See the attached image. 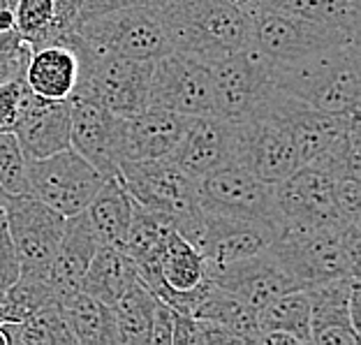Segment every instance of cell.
<instances>
[{
	"label": "cell",
	"instance_id": "cell-17",
	"mask_svg": "<svg viewBox=\"0 0 361 345\" xmlns=\"http://www.w3.org/2000/svg\"><path fill=\"white\" fill-rule=\"evenodd\" d=\"M276 236V227L255 220H241L202 211V232L197 250L207 265H227L267 250Z\"/></svg>",
	"mask_w": 361,
	"mask_h": 345
},
{
	"label": "cell",
	"instance_id": "cell-43",
	"mask_svg": "<svg viewBox=\"0 0 361 345\" xmlns=\"http://www.w3.org/2000/svg\"><path fill=\"white\" fill-rule=\"evenodd\" d=\"M225 3H229V5H234V7H239V10H243V12H250L252 7H255L259 0H225Z\"/></svg>",
	"mask_w": 361,
	"mask_h": 345
},
{
	"label": "cell",
	"instance_id": "cell-21",
	"mask_svg": "<svg viewBox=\"0 0 361 345\" xmlns=\"http://www.w3.org/2000/svg\"><path fill=\"white\" fill-rule=\"evenodd\" d=\"M100 246L102 243L97 239L86 211L65 218L59 248H56L51 265H49V278H51L56 299L79 290L81 278H84L90 260Z\"/></svg>",
	"mask_w": 361,
	"mask_h": 345
},
{
	"label": "cell",
	"instance_id": "cell-40",
	"mask_svg": "<svg viewBox=\"0 0 361 345\" xmlns=\"http://www.w3.org/2000/svg\"><path fill=\"white\" fill-rule=\"evenodd\" d=\"M153 0H84L79 7V14L75 21L90 19V16H100L106 12L126 10V7H137V5H149Z\"/></svg>",
	"mask_w": 361,
	"mask_h": 345
},
{
	"label": "cell",
	"instance_id": "cell-42",
	"mask_svg": "<svg viewBox=\"0 0 361 345\" xmlns=\"http://www.w3.org/2000/svg\"><path fill=\"white\" fill-rule=\"evenodd\" d=\"M26 44V40L21 37V32L12 28V30H3L0 28V54H10V52H19V49Z\"/></svg>",
	"mask_w": 361,
	"mask_h": 345
},
{
	"label": "cell",
	"instance_id": "cell-29",
	"mask_svg": "<svg viewBox=\"0 0 361 345\" xmlns=\"http://www.w3.org/2000/svg\"><path fill=\"white\" fill-rule=\"evenodd\" d=\"M192 315L220 325L229 334H234L239 343H255L259 334L257 310L218 285H213L207 297L197 303Z\"/></svg>",
	"mask_w": 361,
	"mask_h": 345
},
{
	"label": "cell",
	"instance_id": "cell-44",
	"mask_svg": "<svg viewBox=\"0 0 361 345\" xmlns=\"http://www.w3.org/2000/svg\"><path fill=\"white\" fill-rule=\"evenodd\" d=\"M0 345H12V339H10V334H7V329L3 327V322H0Z\"/></svg>",
	"mask_w": 361,
	"mask_h": 345
},
{
	"label": "cell",
	"instance_id": "cell-28",
	"mask_svg": "<svg viewBox=\"0 0 361 345\" xmlns=\"http://www.w3.org/2000/svg\"><path fill=\"white\" fill-rule=\"evenodd\" d=\"M158 297L142 278L121 294L114 303V322H116V339L126 345H149L153 334V313Z\"/></svg>",
	"mask_w": 361,
	"mask_h": 345
},
{
	"label": "cell",
	"instance_id": "cell-10",
	"mask_svg": "<svg viewBox=\"0 0 361 345\" xmlns=\"http://www.w3.org/2000/svg\"><path fill=\"white\" fill-rule=\"evenodd\" d=\"M104 178L102 171H97L72 146L26 162L28 193L65 218L84 211Z\"/></svg>",
	"mask_w": 361,
	"mask_h": 345
},
{
	"label": "cell",
	"instance_id": "cell-11",
	"mask_svg": "<svg viewBox=\"0 0 361 345\" xmlns=\"http://www.w3.org/2000/svg\"><path fill=\"white\" fill-rule=\"evenodd\" d=\"M278 227H341L345 223L334 195V174L324 165L306 162L276 183Z\"/></svg>",
	"mask_w": 361,
	"mask_h": 345
},
{
	"label": "cell",
	"instance_id": "cell-7",
	"mask_svg": "<svg viewBox=\"0 0 361 345\" xmlns=\"http://www.w3.org/2000/svg\"><path fill=\"white\" fill-rule=\"evenodd\" d=\"M146 107L183 116H220L218 90L207 61L192 54L169 52L153 63Z\"/></svg>",
	"mask_w": 361,
	"mask_h": 345
},
{
	"label": "cell",
	"instance_id": "cell-24",
	"mask_svg": "<svg viewBox=\"0 0 361 345\" xmlns=\"http://www.w3.org/2000/svg\"><path fill=\"white\" fill-rule=\"evenodd\" d=\"M139 278V271L135 260L128 255L126 250L118 246H106L102 243L95 250L93 260L86 269L84 278H81V287L86 294H90L93 299L114 306L121 294L128 290L130 285Z\"/></svg>",
	"mask_w": 361,
	"mask_h": 345
},
{
	"label": "cell",
	"instance_id": "cell-32",
	"mask_svg": "<svg viewBox=\"0 0 361 345\" xmlns=\"http://www.w3.org/2000/svg\"><path fill=\"white\" fill-rule=\"evenodd\" d=\"M285 14L359 35V0H262Z\"/></svg>",
	"mask_w": 361,
	"mask_h": 345
},
{
	"label": "cell",
	"instance_id": "cell-25",
	"mask_svg": "<svg viewBox=\"0 0 361 345\" xmlns=\"http://www.w3.org/2000/svg\"><path fill=\"white\" fill-rule=\"evenodd\" d=\"M133 204L135 200L123 188L116 174L106 176L102 181V186L97 188L93 200L84 209L100 243L123 248L130 227V218H133Z\"/></svg>",
	"mask_w": 361,
	"mask_h": 345
},
{
	"label": "cell",
	"instance_id": "cell-35",
	"mask_svg": "<svg viewBox=\"0 0 361 345\" xmlns=\"http://www.w3.org/2000/svg\"><path fill=\"white\" fill-rule=\"evenodd\" d=\"M334 195L343 220L361 225V174H352V171L336 174Z\"/></svg>",
	"mask_w": 361,
	"mask_h": 345
},
{
	"label": "cell",
	"instance_id": "cell-37",
	"mask_svg": "<svg viewBox=\"0 0 361 345\" xmlns=\"http://www.w3.org/2000/svg\"><path fill=\"white\" fill-rule=\"evenodd\" d=\"M23 88H26V81L23 79L0 84V130L12 128L16 111H19V100H21Z\"/></svg>",
	"mask_w": 361,
	"mask_h": 345
},
{
	"label": "cell",
	"instance_id": "cell-1",
	"mask_svg": "<svg viewBox=\"0 0 361 345\" xmlns=\"http://www.w3.org/2000/svg\"><path fill=\"white\" fill-rule=\"evenodd\" d=\"M269 81L278 90L315 109L331 114H359V42L334 44L294 61L269 63Z\"/></svg>",
	"mask_w": 361,
	"mask_h": 345
},
{
	"label": "cell",
	"instance_id": "cell-3",
	"mask_svg": "<svg viewBox=\"0 0 361 345\" xmlns=\"http://www.w3.org/2000/svg\"><path fill=\"white\" fill-rule=\"evenodd\" d=\"M165 23L171 52L211 61L248 47L250 16L225 0H153Z\"/></svg>",
	"mask_w": 361,
	"mask_h": 345
},
{
	"label": "cell",
	"instance_id": "cell-39",
	"mask_svg": "<svg viewBox=\"0 0 361 345\" xmlns=\"http://www.w3.org/2000/svg\"><path fill=\"white\" fill-rule=\"evenodd\" d=\"M174 317H176L174 308L167 306L162 299L155 301L151 343H171V334H174Z\"/></svg>",
	"mask_w": 361,
	"mask_h": 345
},
{
	"label": "cell",
	"instance_id": "cell-14",
	"mask_svg": "<svg viewBox=\"0 0 361 345\" xmlns=\"http://www.w3.org/2000/svg\"><path fill=\"white\" fill-rule=\"evenodd\" d=\"M70 102V146L104 176H114L121 165L123 116L81 93H72Z\"/></svg>",
	"mask_w": 361,
	"mask_h": 345
},
{
	"label": "cell",
	"instance_id": "cell-30",
	"mask_svg": "<svg viewBox=\"0 0 361 345\" xmlns=\"http://www.w3.org/2000/svg\"><path fill=\"white\" fill-rule=\"evenodd\" d=\"M12 345H72L75 334L70 332L59 299L44 303L21 322H3Z\"/></svg>",
	"mask_w": 361,
	"mask_h": 345
},
{
	"label": "cell",
	"instance_id": "cell-5",
	"mask_svg": "<svg viewBox=\"0 0 361 345\" xmlns=\"http://www.w3.org/2000/svg\"><path fill=\"white\" fill-rule=\"evenodd\" d=\"M72 26L97 52H109L135 61H158L171 52L165 23L153 3L126 7L75 21Z\"/></svg>",
	"mask_w": 361,
	"mask_h": 345
},
{
	"label": "cell",
	"instance_id": "cell-6",
	"mask_svg": "<svg viewBox=\"0 0 361 345\" xmlns=\"http://www.w3.org/2000/svg\"><path fill=\"white\" fill-rule=\"evenodd\" d=\"M250 16V40L248 47L269 63L278 61H294L306 54L319 52V49L359 42L357 32H348L341 28L322 26L299 16L285 14L276 7L259 3L248 12Z\"/></svg>",
	"mask_w": 361,
	"mask_h": 345
},
{
	"label": "cell",
	"instance_id": "cell-45",
	"mask_svg": "<svg viewBox=\"0 0 361 345\" xmlns=\"http://www.w3.org/2000/svg\"><path fill=\"white\" fill-rule=\"evenodd\" d=\"M5 193H0V216H3V209H5Z\"/></svg>",
	"mask_w": 361,
	"mask_h": 345
},
{
	"label": "cell",
	"instance_id": "cell-22",
	"mask_svg": "<svg viewBox=\"0 0 361 345\" xmlns=\"http://www.w3.org/2000/svg\"><path fill=\"white\" fill-rule=\"evenodd\" d=\"M79 56L75 47L65 42H49L30 47L23 81L32 93L49 100H68L79 81Z\"/></svg>",
	"mask_w": 361,
	"mask_h": 345
},
{
	"label": "cell",
	"instance_id": "cell-33",
	"mask_svg": "<svg viewBox=\"0 0 361 345\" xmlns=\"http://www.w3.org/2000/svg\"><path fill=\"white\" fill-rule=\"evenodd\" d=\"M12 10L16 28L30 47L42 44L51 35L56 16L54 0H16Z\"/></svg>",
	"mask_w": 361,
	"mask_h": 345
},
{
	"label": "cell",
	"instance_id": "cell-2",
	"mask_svg": "<svg viewBox=\"0 0 361 345\" xmlns=\"http://www.w3.org/2000/svg\"><path fill=\"white\" fill-rule=\"evenodd\" d=\"M269 250L301 290L334 278L359 276L361 225H281Z\"/></svg>",
	"mask_w": 361,
	"mask_h": 345
},
{
	"label": "cell",
	"instance_id": "cell-9",
	"mask_svg": "<svg viewBox=\"0 0 361 345\" xmlns=\"http://www.w3.org/2000/svg\"><path fill=\"white\" fill-rule=\"evenodd\" d=\"M116 176L135 202L167 216L174 223V229L200 213L197 181L188 176L171 158L121 162Z\"/></svg>",
	"mask_w": 361,
	"mask_h": 345
},
{
	"label": "cell",
	"instance_id": "cell-27",
	"mask_svg": "<svg viewBox=\"0 0 361 345\" xmlns=\"http://www.w3.org/2000/svg\"><path fill=\"white\" fill-rule=\"evenodd\" d=\"M171 229H174V223L167 216L146 209L139 202L133 204V218H130L123 250L135 260L139 274L158 269V258Z\"/></svg>",
	"mask_w": 361,
	"mask_h": 345
},
{
	"label": "cell",
	"instance_id": "cell-13",
	"mask_svg": "<svg viewBox=\"0 0 361 345\" xmlns=\"http://www.w3.org/2000/svg\"><path fill=\"white\" fill-rule=\"evenodd\" d=\"M218 90L223 119H243L257 109L274 84L269 81V63L252 47L220 54L209 61Z\"/></svg>",
	"mask_w": 361,
	"mask_h": 345
},
{
	"label": "cell",
	"instance_id": "cell-15",
	"mask_svg": "<svg viewBox=\"0 0 361 345\" xmlns=\"http://www.w3.org/2000/svg\"><path fill=\"white\" fill-rule=\"evenodd\" d=\"M12 133L26 160L47 158L70 146V102L49 100L26 86L19 100V111Z\"/></svg>",
	"mask_w": 361,
	"mask_h": 345
},
{
	"label": "cell",
	"instance_id": "cell-41",
	"mask_svg": "<svg viewBox=\"0 0 361 345\" xmlns=\"http://www.w3.org/2000/svg\"><path fill=\"white\" fill-rule=\"evenodd\" d=\"M56 3V16H54V30H51V35H49L44 42H49L56 32L59 30H65V28H70L72 23H75L77 19V14H79V7L84 0H54ZM42 42V44H44Z\"/></svg>",
	"mask_w": 361,
	"mask_h": 345
},
{
	"label": "cell",
	"instance_id": "cell-38",
	"mask_svg": "<svg viewBox=\"0 0 361 345\" xmlns=\"http://www.w3.org/2000/svg\"><path fill=\"white\" fill-rule=\"evenodd\" d=\"M28 56H30V44L28 42L23 44L19 52L0 54V84H7V81H14V79H23Z\"/></svg>",
	"mask_w": 361,
	"mask_h": 345
},
{
	"label": "cell",
	"instance_id": "cell-8",
	"mask_svg": "<svg viewBox=\"0 0 361 345\" xmlns=\"http://www.w3.org/2000/svg\"><path fill=\"white\" fill-rule=\"evenodd\" d=\"M197 204L207 213L267 223L278 232L281 216L276 207V186L236 162L213 169L197 181Z\"/></svg>",
	"mask_w": 361,
	"mask_h": 345
},
{
	"label": "cell",
	"instance_id": "cell-34",
	"mask_svg": "<svg viewBox=\"0 0 361 345\" xmlns=\"http://www.w3.org/2000/svg\"><path fill=\"white\" fill-rule=\"evenodd\" d=\"M26 162L12 130H0V188L5 195L28 193Z\"/></svg>",
	"mask_w": 361,
	"mask_h": 345
},
{
	"label": "cell",
	"instance_id": "cell-19",
	"mask_svg": "<svg viewBox=\"0 0 361 345\" xmlns=\"http://www.w3.org/2000/svg\"><path fill=\"white\" fill-rule=\"evenodd\" d=\"M188 176L200 181L209 171L232 162V121L223 116H192L169 155Z\"/></svg>",
	"mask_w": 361,
	"mask_h": 345
},
{
	"label": "cell",
	"instance_id": "cell-4",
	"mask_svg": "<svg viewBox=\"0 0 361 345\" xmlns=\"http://www.w3.org/2000/svg\"><path fill=\"white\" fill-rule=\"evenodd\" d=\"M232 162L267 183H281L301 165L292 128L262 102L248 116L232 121Z\"/></svg>",
	"mask_w": 361,
	"mask_h": 345
},
{
	"label": "cell",
	"instance_id": "cell-12",
	"mask_svg": "<svg viewBox=\"0 0 361 345\" xmlns=\"http://www.w3.org/2000/svg\"><path fill=\"white\" fill-rule=\"evenodd\" d=\"M3 216L21 267L49 271L65 227V216L47 207L32 193L7 195Z\"/></svg>",
	"mask_w": 361,
	"mask_h": 345
},
{
	"label": "cell",
	"instance_id": "cell-23",
	"mask_svg": "<svg viewBox=\"0 0 361 345\" xmlns=\"http://www.w3.org/2000/svg\"><path fill=\"white\" fill-rule=\"evenodd\" d=\"M139 278L153 290L155 297L165 292H188L207 281V260L195 246L171 229L165 248L158 258V269L144 271Z\"/></svg>",
	"mask_w": 361,
	"mask_h": 345
},
{
	"label": "cell",
	"instance_id": "cell-31",
	"mask_svg": "<svg viewBox=\"0 0 361 345\" xmlns=\"http://www.w3.org/2000/svg\"><path fill=\"white\" fill-rule=\"evenodd\" d=\"M259 332H287L299 343H310V299L306 290H290L257 310Z\"/></svg>",
	"mask_w": 361,
	"mask_h": 345
},
{
	"label": "cell",
	"instance_id": "cell-18",
	"mask_svg": "<svg viewBox=\"0 0 361 345\" xmlns=\"http://www.w3.org/2000/svg\"><path fill=\"white\" fill-rule=\"evenodd\" d=\"M190 116L146 107L135 116L123 119L121 128V162H142L169 158Z\"/></svg>",
	"mask_w": 361,
	"mask_h": 345
},
{
	"label": "cell",
	"instance_id": "cell-16",
	"mask_svg": "<svg viewBox=\"0 0 361 345\" xmlns=\"http://www.w3.org/2000/svg\"><path fill=\"white\" fill-rule=\"evenodd\" d=\"M207 276L213 285L232 292L234 297H239L255 310L285 292L299 290L269 248L257 255L227 262V265H207Z\"/></svg>",
	"mask_w": 361,
	"mask_h": 345
},
{
	"label": "cell",
	"instance_id": "cell-20",
	"mask_svg": "<svg viewBox=\"0 0 361 345\" xmlns=\"http://www.w3.org/2000/svg\"><path fill=\"white\" fill-rule=\"evenodd\" d=\"M359 276L334 278V281L306 287L310 299V343L319 345H359L361 332L350 315V292Z\"/></svg>",
	"mask_w": 361,
	"mask_h": 345
},
{
	"label": "cell",
	"instance_id": "cell-46",
	"mask_svg": "<svg viewBox=\"0 0 361 345\" xmlns=\"http://www.w3.org/2000/svg\"><path fill=\"white\" fill-rule=\"evenodd\" d=\"M7 3H10V5L14 7V3H16V0H7Z\"/></svg>",
	"mask_w": 361,
	"mask_h": 345
},
{
	"label": "cell",
	"instance_id": "cell-36",
	"mask_svg": "<svg viewBox=\"0 0 361 345\" xmlns=\"http://www.w3.org/2000/svg\"><path fill=\"white\" fill-rule=\"evenodd\" d=\"M19 274H21V260L16 255L10 232H7L5 216H0V294L19 278Z\"/></svg>",
	"mask_w": 361,
	"mask_h": 345
},
{
	"label": "cell",
	"instance_id": "cell-26",
	"mask_svg": "<svg viewBox=\"0 0 361 345\" xmlns=\"http://www.w3.org/2000/svg\"><path fill=\"white\" fill-rule=\"evenodd\" d=\"M59 303L77 343H90V345L118 343L111 306L93 299L84 290L65 294V297L59 299Z\"/></svg>",
	"mask_w": 361,
	"mask_h": 345
}]
</instances>
